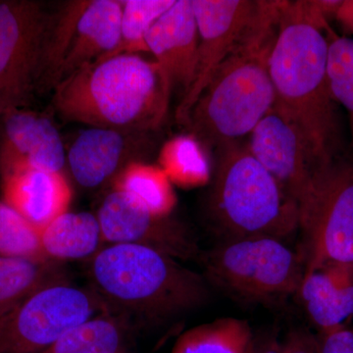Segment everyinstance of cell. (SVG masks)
Wrapping results in <instances>:
<instances>
[{
  "label": "cell",
  "instance_id": "obj_30",
  "mask_svg": "<svg viewBox=\"0 0 353 353\" xmlns=\"http://www.w3.org/2000/svg\"><path fill=\"white\" fill-rule=\"evenodd\" d=\"M252 353H282V343L274 334L255 336L254 345Z\"/></svg>",
  "mask_w": 353,
  "mask_h": 353
},
{
  "label": "cell",
  "instance_id": "obj_21",
  "mask_svg": "<svg viewBox=\"0 0 353 353\" xmlns=\"http://www.w3.org/2000/svg\"><path fill=\"white\" fill-rule=\"evenodd\" d=\"M158 166L173 185L194 189L212 180L213 167L209 150L194 134H179L162 145Z\"/></svg>",
  "mask_w": 353,
  "mask_h": 353
},
{
  "label": "cell",
  "instance_id": "obj_27",
  "mask_svg": "<svg viewBox=\"0 0 353 353\" xmlns=\"http://www.w3.org/2000/svg\"><path fill=\"white\" fill-rule=\"evenodd\" d=\"M327 71L334 101L341 104L350 116L353 139V39L329 38Z\"/></svg>",
  "mask_w": 353,
  "mask_h": 353
},
{
  "label": "cell",
  "instance_id": "obj_23",
  "mask_svg": "<svg viewBox=\"0 0 353 353\" xmlns=\"http://www.w3.org/2000/svg\"><path fill=\"white\" fill-rule=\"evenodd\" d=\"M112 189L125 192L153 214L170 216L176 203L173 183L164 171L145 161L127 165L113 181Z\"/></svg>",
  "mask_w": 353,
  "mask_h": 353
},
{
  "label": "cell",
  "instance_id": "obj_13",
  "mask_svg": "<svg viewBox=\"0 0 353 353\" xmlns=\"http://www.w3.org/2000/svg\"><path fill=\"white\" fill-rule=\"evenodd\" d=\"M246 145L299 208L316 170L325 165L301 128L274 105L248 136Z\"/></svg>",
  "mask_w": 353,
  "mask_h": 353
},
{
  "label": "cell",
  "instance_id": "obj_14",
  "mask_svg": "<svg viewBox=\"0 0 353 353\" xmlns=\"http://www.w3.org/2000/svg\"><path fill=\"white\" fill-rule=\"evenodd\" d=\"M148 134L94 127L81 132L66 153L74 180L85 189L112 185L127 165L143 161Z\"/></svg>",
  "mask_w": 353,
  "mask_h": 353
},
{
  "label": "cell",
  "instance_id": "obj_20",
  "mask_svg": "<svg viewBox=\"0 0 353 353\" xmlns=\"http://www.w3.org/2000/svg\"><path fill=\"white\" fill-rule=\"evenodd\" d=\"M67 283L57 260L0 256V316L39 290Z\"/></svg>",
  "mask_w": 353,
  "mask_h": 353
},
{
  "label": "cell",
  "instance_id": "obj_6",
  "mask_svg": "<svg viewBox=\"0 0 353 353\" xmlns=\"http://www.w3.org/2000/svg\"><path fill=\"white\" fill-rule=\"evenodd\" d=\"M199 260L209 285L246 303H282L297 294L305 274L303 254L272 236L225 241Z\"/></svg>",
  "mask_w": 353,
  "mask_h": 353
},
{
  "label": "cell",
  "instance_id": "obj_28",
  "mask_svg": "<svg viewBox=\"0 0 353 353\" xmlns=\"http://www.w3.org/2000/svg\"><path fill=\"white\" fill-rule=\"evenodd\" d=\"M316 341L318 353H353V330L347 325L320 331Z\"/></svg>",
  "mask_w": 353,
  "mask_h": 353
},
{
  "label": "cell",
  "instance_id": "obj_18",
  "mask_svg": "<svg viewBox=\"0 0 353 353\" xmlns=\"http://www.w3.org/2000/svg\"><path fill=\"white\" fill-rule=\"evenodd\" d=\"M297 296L320 331L345 326L353 317V265L305 270Z\"/></svg>",
  "mask_w": 353,
  "mask_h": 353
},
{
  "label": "cell",
  "instance_id": "obj_17",
  "mask_svg": "<svg viewBox=\"0 0 353 353\" xmlns=\"http://www.w3.org/2000/svg\"><path fill=\"white\" fill-rule=\"evenodd\" d=\"M2 201L39 231L68 212L72 190L62 172L12 169L0 173Z\"/></svg>",
  "mask_w": 353,
  "mask_h": 353
},
{
  "label": "cell",
  "instance_id": "obj_2",
  "mask_svg": "<svg viewBox=\"0 0 353 353\" xmlns=\"http://www.w3.org/2000/svg\"><path fill=\"white\" fill-rule=\"evenodd\" d=\"M285 1H262L259 17L221 65L185 126L209 150L250 136L276 103L269 55Z\"/></svg>",
  "mask_w": 353,
  "mask_h": 353
},
{
  "label": "cell",
  "instance_id": "obj_24",
  "mask_svg": "<svg viewBox=\"0 0 353 353\" xmlns=\"http://www.w3.org/2000/svg\"><path fill=\"white\" fill-rule=\"evenodd\" d=\"M112 313L94 316L70 330L43 353H119L124 325Z\"/></svg>",
  "mask_w": 353,
  "mask_h": 353
},
{
  "label": "cell",
  "instance_id": "obj_31",
  "mask_svg": "<svg viewBox=\"0 0 353 353\" xmlns=\"http://www.w3.org/2000/svg\"><path fill=\"white\" fill-rule=\"evenodd\" d=\"M336 18L345 29L353 32V0L341 1Z\"/></svg>",
  "mask_w": 353,
  "mask_h": 353
},
{
  "label": "cell",
  "instance_id": "obj_11",
  "mask_svg": "<svg viewBox=\"0 0 353 353\" xmlns=\"http://www.w3.org/2000/svg\"><path fill=\"white\" fill-rule=\"evenodd\" d=\"M261 3L250 0H192L199 28V50L194 83L176 110L180 124L185 125L217 70L252 29Z\"/></svg>",
  "mask_w": 353,
  "mask_h": 353
},
{
  "label": "cell",
  "instance_id": "obj_15",
  "mask_svg": "<svg viewBox=\"0 0 353 353\" xmlns=\"http://www.w3.org/2000/svg\"><path fill=\"white\" fill-rule=\"evenodd\" d=\"M0 173L12 169L62 172L66 152L57 127L46 116L15 108L0 116Z\"/></svg>",
  "mask_w": 353,
  "mask_h": 353
},
{
  "label": "cell",
  "instance_id": "obj_16",
  "mask_svg": "<svg viewBox=\"0 0 353 353\" xmlns=\"http://www.w3.org/2000/svg\"><path fill=\"white\" fill-rule=\"evenodd\" d=\"M199 41L192 0H176L146 38L148 52L154 57L171 94L179 90L182 99L194 81Z\"/></svg>",
  "mask_w": 353,
  "mask_h": 353
},
{
  "label": "cell",
  "instance_id": "obj_12",
  "mask_svg": "<svg viewBox=\"0 0 353 353\" xmlns=\"http://www.w3.org/2000/svg\"><path fill=\"white\" fill-rule=\"evenodd\" d=\"M97 217L102 238L110 245L145 246L179 261L201 259L189 228L172 215L153 214L120 190L112 189L104 197Z\"/></svg>",
  "mask_w": 353,
  "mask_h": 353
},
{
  "label": "cell",
  "instance_id": "obj_22",
  "mask_svg": "<svg viewBox=\"0 0 353 353\" xmlns=\"http://www.w3.org/2000/svg\"><path fill=\"white\" fill-rule=\"evenodd\" d=\"M255 334L250 323L220 318L185 332L172 353H252Z\"/></svg>",
  "mask_w": 353,
  "mask_h": 353
},
{
  "label": "cell",
  "instance_id": "obj_8",
  "mask_svg": "<svg viewBox=\"0 0 353 353\" xmlns=\"http://www.w3.org/2000/svg\"><path fill=\"white\" fill-rule=\"evenodd\" d=\"M305 270L353 265V166L333 160L316 170L299 206Z\"/></svg>",
  "mask_w": 353,
  "mask_h": 353
},
{
  "label": "cell",
  "instance_id": "obj_19",
  "mask_svg": "<svg viewBox=\"0 0 353 353\" xmlns=\"http://www.w3.org/2000/svg\"><path fill=\"white\" fill-rule=\"evenodd\" d=\"M41 240L46 256L60 261L94 257L103 238L97 216L68 211L41 230Z\"/></svg>",
  "mask_w": 353,
  "mask_h": 353
},
{
  "label": "cell",
  "instance_id": "obj_25",
  "mask_svg": "<svg viewBox=\"0 0 353 353\" xmlns=\"http://www.w3.org/2000/svg\"><path fill=\"white\" fill-rule=\"evenodd\" d=\"M175 3L176 0H123L119 44L105 59L119 54L148 52V32Z\"/></svg>",
  "mask_w": 353,
  "mask_h": 353
},
{
  "label": "cell",
  "instance_id": "obj_4",
  "mask_svg": "<svg viewBox=\"0 0 353 353\" xmlns=\"http://www.w3.org/2000/svg\"><path fill=\"white\" fill-rule=\"evenodd\" d=\"M92 290L109 313L150 324L176 319L204 305L210 285L201 274L152 248L110 245L92 257Z\"/></svg>",
  "mask_w": 353,
  "mask_h": 353
},
{
  "label": "cell",
  "instance_id": "obj_9",
  "mask_svg": "<svg viewBox=\"0 0 353 353\" xmlns=\"http://www.w3.org/2000/svg\"><path fill=\"white\" fill-rule=\"evenodd\" d=\"M108 312L92 290L62 283L0 316V353H43L70 330Z\"/></svg>",
  "mask_w": 353,
  "mask_h": 353
},
{
  "label": "cell",
  "instance_id": "obj_5",
  "mask_svg": "<svg viewBox=\"0 0 353 353\" xmlns=\"http://www.w3.org/2000/svg\"><path fill=\"white\" fill-rule=\"evenodd\" d=\"M214 153L208 212L225 241L261 236L283 241L299 231L296 202L248 145L236 141Z\"/></svg>",
  "mask_w": 353,
  "mask_h": 353
},
{
  "label": "cell",
  "instance_id": "obj_10",
  "mask_svg": "<svg viewBox=\"0 0 353 353\" xmlns=\"http://www.w3.org/2000/svg\"><path fill=\"white\" fill-rule=\"evenodd\" d=\"M51 14L32 0H0V116L38 90Z\"/></svg>",
  "mask_w": 353,
  "mask_h": 353
},
{
  "label": "cell",
  "instance_id": "obj_3",
  "mask_svg": "<svg viewBox=\"0 0 353 353\" xmlns=\"http://www.w3.org/2000/svg\"><path fill=\"white\" fill-rule=\"evenodd\" d=\"M171 92L159 67L141 54H119L81 69L54 88L64 119L118 131H155Z\"/></svg>",
  "mask_w": 353,
  "mask_h": 353
},
{
  "label": "cell",
  "instance_id": "obj_7",
  "mask_svg": "<svg viewBox=\"0 0 353 353\" xmlns=\"http://www.w3.org/2000/svg\"><path fill=\"white\" fill-rule=\"evenodd\" d=\"M122 9L123 0H75L51 15L38 90L108 57L119 44Z\"/></svg>",
  "mask_w": 353,
  "mask_h": 353
},
{
  "label": "cell",
  "instance_id": "obj_26",
  "mask_svg": "<svg viewBox=\"0 0 353 353\" xmlns=\"http://www.w3.org/2000/svg\"><path fill=\"white\" fill-rule=\"evenodd\" d=\"M0 256L50 259L44 254L41 231L0 199Z\"/></svg>",
  "mask_w": 353,
  "mask_h": 353
},
{
  "label": "cell",
  "instance_id": "obj_29",
  "mask_svg": "<svg viewBox=\"0 0 353 353\" xmlns=\"http://www.w3.org/2000/svg\"><path fill=\"white\" fill-rule=\"evenodd\" d=\"M282 353H318L316 336L305 330H294L282 341Z\"/></svg>",
  "mask_w": 353,
  "mask_h": 353
},
{
  "label": "cell",
  "instance_id": "obj_1",
  "mask_svg": "<svg viewBox=\"0 0 353 353\" xmlns=\"http://www.w3.org/2000/svg\"><path fill=\"white\" fill-rule=\"evenodd\" d=\"M326 30L327 20L314 1H285L268 61L275 105L301 128L324 164L338 158L339 148Z\"/></svg>",
  "mask_w": 353,
  "mask_h": 353
}]
</instances>
